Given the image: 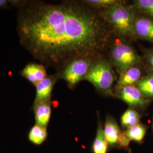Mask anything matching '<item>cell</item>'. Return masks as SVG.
<instances>
[{
  "label": "cell",
  "instance_id": "1",
  "mask_svg": "<svg viewBox=\"0 0 153 153\" xmlns=\"http://www.w3.org/2000/svg\"><path fill=\"white\" fill-rule=\"evenodd\" d=\"M18 19L22 45L41 62L65 68L77 59L104 58L114 32L102 14L83 2H25Z\"/></svg>",
  "mask_w": 153,
  "mask_h": 153
},
{
  "label": "cell",
  "instance_id": "2",
  "mask_svg": "<svg viewBox=\"0 0 153 153\" xmlns=\"http://www.w3.org/2000/svg\"><path fill=\"white\" fill-rule=\"evenodd\" d=\"M100 13L104 21L119 36L127 39L134 37L133 28L136 16L133 7L121 1L102 10Z\"/></svg>",
  "mask_w": 153,
  "mask_h": 153
},
{
  "label": "cell",
  "instance_id": "3",
  "mask_svg": "<svg viewBox=\"0 0 153 153\" xmlns=\"http://www.w3.org/2000/svg\"><path fill=\"white\" fill-rule=\"evenodd\" d=\"M84 79L91 83L101 93L112 94L115 73L110 62L104 58L94 62Z\"/></svg>",
  "mask_w": 153,
  "mask_h": 153
},
{
  "label": "cell",
  "instance_id": "4",
  "mask_svg": "<svg viewBox=\"0 0 153 153\" xmlns=\"http://www.w3.org/2000/svg\"><path fill=\"white\" fill-rule=\"evenodd\" d=\"M141 60L135 49L123 43L114 44L110 52L109 62L119 75L132 66L138 65Z\"/></svg>",
  "mask_w": 153,
  "mask_h": 153
},
{
  "label": "cell",
  "instance_id": "5",
  "mask_svg": "<svg viewBox=\"0 0 153 153\" xmlns=\"http://www.w3.org/2000/svg\"><path fill=\"white\" fill-rule=\"evenodd\" d=\"M93 62L88 59L74 60L64 68L61 77L70 88H73L82 79H84Z\"/></svg>",
  "mask_w": 153,
  "mask_h": 153
},
{
  "label": "cell",
  "instance_id": "6",
  "mask_svg": "<svg viewBox=\"0 0 153 153\" xmlns=\"http://www.w3.org/2000/svg\"><path fill=\"white\" fill-rule=\"evenodd\" d=\"M116 96L120 99L131 108L143 110L145 109L151 100L146 98L141 91L135 86H128L116 91Z\"/></svg>",
  "mask_w": 153,
  "mask_h": 153
},
{
  "label": "cell",
  "instance_id": "7",
  "mask_svg": "<svg viewBox=\"0 0 153 153\" xmlns=\"http://www.w3.org/2000/svg\"><path fill=\"white\" fill-rule=\"evenodd\" d=\"M134 36L153 43V18L136 16L134 22Z\"/></svg>",
  "mask_w": 153,
  "mask_h": 153
},
{
  "label": "cell",
  "instance_id": "8",
  "mask_svg": "<svg viewBox=\"0 0 153 153\" xmlns=\"http://www.w3.org/2000/svg\"><path fill=\"white\" fill-rule=\"evenodd\" d=\"M104 136L110 148H117L122 131L113 117L107 116L104 124Z\"/></svg>",
  "mask_w": 153,
  "mask_h": 153
},
{
  "label": "cell",
  "instance_id": "9",
  "mask_svg": "<svg viewBox=\"0 0 153 153\" xmlns=\"http://www.w3.org/2000/svg\"><path fill=\"white\" fill-rule=\"evenodd\" d=\"M137 65L132 66L121 74L116 85V91L126 86L136 85L142 78V70Z\"/></svg>",
  "mask_w": 153,
  "mask_h": 153
},
{
  "label": "cell",
  "instance_id": "10",
  "mask_svg": "<svg viewBox=\"0 0 153 153\" xmlns=\"http://www.w3.org/2000/svg\"><path fill=\"white\" fill-rule=\"evenodd\" d=\"M56 78L54 76H47L39 82L36 86V97L34 104L41 102L49 101L51 93L55 85Z\"/></svg>",
  "mask_w": 153,
  "mask_h": 153
},
{
  "label": "cell",
  "instance_id": "11",
  "mask_svg": "<svg viewBox=\"0 0 153 153\" xmlns=\"http://www.w3.org/2000/svg\"><path fill=\"white\" fill-rule=\"evenodd\" d=\"M22 76L36 86L47 77V71L44 65L31 63L22 70Z\"/></svg>",
  "mask_w": 153,
  "mask_h": 153
},
{
  "label": "cell",
  "instance_id": "12",
  "mask_svg": "<svg viewBox=\"0 0 153 153\" xmlns=\"http://www.w3.org/2000/svg\"><path fill=\"white\" fill-rule=\"evenodd\" d=\"M33 109L36 124L39 126L47 127L51 115L50 100L33 104Z\"/></svg>",
  "mask_w": 153,
  "mask_h": 153
},
{
  "label": "cell",
  "instance_id": "13",
  "mask_svg": "<svg viewBox=\"0 0 153 153\" xmlns=\"http://www.w3.org/2000/svg\"><path fill=\"white\" fill-rule=\"evenodd\" d=\"M108 144L104 136L103 128L101 121H98L97 136L93 142V153H107L108 150Z\"/></svg>",
  "mask_w": 153,
  "mask_h": 153
},
{
  "label": "cell",
  "instance_id": "14",
  "mask_svg": "<svg viewBox=\"0 0 153 153\" xmlns=\"http://www.w3.org/2000/svg\"><path fill=\"white\" fill-rule=\"evenodd\" d=\"M147 131V126L139 123L135 126L127 128L124 132L131 141L141 144L143 142Z\"/></svg>",
  "mask_w": 153,
  "mask_h": 153
},
{
  "label": "cell",
  "instance_id": "15",
  "mask_svg": "<svg viewBox=\"0 0 153 153\" xmlns=\"http://www.w3.org/2000/svg\"><path fill=\"white\" fill-rule=\"evenodd\" d=\"M141 115L136 109L129 108L121 117V124L123 127L128 128L140 123Z\"/></svg>",
  "mask_w": 153,
  "mask_h": 153
},
{
  "label": "cell",
  "instance_id": "16",
  "mask_svg": "<svg viewBox=\"0 0 153 153\" xmlns=\"http://www.w3.org/2000/svg\"><path fill=\"white\" fill-rule=\"evenodd\" d=\"M135 86L146 98L153 99V74H149L143 76Z\"/></svg>",
  "mask_w": 153,
  "mask_h": 153
},
{
  "label": "cell",
  "instance_id": "17",
  "mask_svg": "<svg viewBox=\"0 0 153 153\" xmlns=\"http://www.w3.org/2000/svg\"><path fill=\"white\" fill-rule=\"evenodd\" d=\"M47 137L46 127L35 124L31 129L28 134L30 141L35 145H41Z\"/></svg>",
  "mask_w": 153,
  "mask_h": 153
},
{
  "label": "cell",
  "instance_id": "18",
  "mask_svg": "<svg viewBox=\"0 0 153 153\" xmlns=\"http://www.w3.org/2000/svg\"><path fill=\"white\" fill-rule=\"evenodd\" d=\"M87 5L93 9H105L121 2L116 0H88L83 1Z\"/></svg>",
  "mask_w": 153,
  "mask_h": 153
},
{
  "label": "cell",
  "instance_id": "19",
  "mask_svg": "<svg viewBox=\"0 0 153 153\" xmlns=\"http://www.w3.org/2000/svg\"><path fill=\"white\" fill-rule=\"evenodd\" d=\"M133 4L135 8L153 16V0H136Z\"/></svg>",
  "mask_w": 153,
  "mask_h": 153
},
{
  "label": "cell",
  "instance_id": "20",
  "mask_svg": "<svg viewBox=\"0 0 153 153\" xmlns=\"http://www.w3.org/2000/svg\"><path fill=\"white\" fill-rule=\"evenodd\" d=\"M131 141L126 136L124 131H122L119 140L117 148L127 150L128 148H129V145Z\"/></svg>",
  "mask_w": 153,
  "mask_h": 153
},
{
  "label": "cell",
  "instance_id": "21",
  "mask_svg": "<svg viewBox=\"0 0 153 153\" xmlns=\"http://www.w3.org/2000/svg\"><path fill=\"white\" fill-rule=\"evenodd\" d=\"M145 61L149 74H153V49L149 51L145 56Z\"/></svg>",
  "mask_w": 153,
  "mask_h": 153
},
{
  "label": "cell",
  "instance_id": "22",
  "mask_svg": "<svg viewBox=\"0 0 153 153\" xmlns=\"http://www.w3.org/2000/svg\"><path fill=\"white\" fill-rule=\"evenodd\" d=\"M11 4V1L7 0H0V9H5L9 7V4Z\"/></svg>",
  "mask_w": 153,
  "mask_h": 153
},
{
  "label": "cell",
  "instance_id": "23",
  "mask_svg": "<svg viewBox=\"0 0 153 153\" xmlns=\"http://www.w3.org/2000/svg\"><path fill=\"white\" fill-rule=\"evenodd\" d=\"M152 126H153V124H152Z\"/></svg>",
  "mask_w": 153,
  "mask_h": 153
}]
</instances>
